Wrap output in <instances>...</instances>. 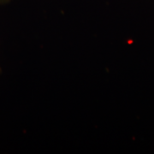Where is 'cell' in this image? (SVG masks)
Returning <instances> with one entry per match:
<instances>
[{"mask_svg":"<svg viewBox=\"0 0 154 154\" xmlns=\"http://www.w3.org/2000/svg\"><path fill=\"white\" fill-rule=\"evenodd\" d=\"M11 0H0V4H4V3H6V2H9Z\"/></svg>","mask_w":154,"mask_h":154,"instance_id":"6da1fadb","label":"cell"}]
</instances>
